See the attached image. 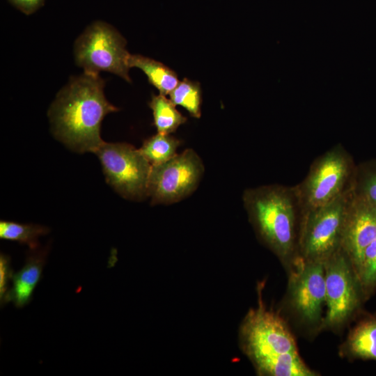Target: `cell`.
<instances>
[{"label": "cell", "instance_id": "cell-1", "mask_svg": "<svg viewBox=\"0 0 376 376\" xmlns=\"http://www.w3.org/2000/svg\"><path fill=\"white\" fill-rule=\"evenodd\" d=\"M264 283L257 285V306L243 318L238 332L242 352L260 376H316L301 357L295 338L280 312L263 301Z\"/></svg>", "mask_w": 376, "mask_h": 376}, {"label": "cell", "instance_id": "cell-2", "mask_svg": "<svg viewBox=\"0 0 376 376\" xmlns=\"http://www.w3.org/2000/svg\"><path fill=\"white\" fill-rule=\"evenodd\" d=\"M104 81L99 75L83 72L72 77L57 93L48 116L54 136L68 148L95 152L106 115L118 110L106 98Z\"/></svg>", "mask_w": 376, "mask_h": 376}, {"label": "cell", "instance_id": "cell-3", "mask_svg": "<svg viewBox=\"0 0 376 376\" xmlns=\"http://www.w3.org/2000/svg\"><path fill=\"white\" fill-rule=\"evenodd\" d=\"M242 201L258 239L288 272L299 259L301 207L294 186L249 188L244 191Z\"/></svg>", "mask_w": 376, "mask_h": 376}, {"label": "cell", "instance_id": "cell-4", "mask_svg": "<svg viewBox=\"0 0 376 376\" xmlns=\"http://www.w3.org/2000/svg\"><path fill=\"white\" fill-rule=\"evenodd\" d=\"M288 274L284 309L304 331L311 336L318 334L321 332L326 308L324 263L299 258Z\"/></svg>", "mask_w": 376, "mask_h": 376}, {"label": "cell", "instance_id": "cell-5", "mask_svg": "<svg viewBox=\"0 0 376 376\" xmlns=\"http://www.w3.org/2000/svg\"><path fill=\"white\" fill-rule=\"evenodd\" d=\"M356 165L338 143L317 157L305 178L294 186L301 212L323 206L350 189Z\"/></svg>", "mask_w": 376, "mask_h": 376}, {"label": "cell", "instance_id": "cell-6", "mask_svg": "<svg viewBox=\"0 0 376 376\" xmlns=\"http://www.w3.org/2000/svg\"><path fill=\"white\" fill-rule=\"evenodd\" d=\"M352 195L351 188L323 206L301 212L299 258L324 263L341 248L343 226Z\"/></svg>", "mask_w": 376, "mask_h": 376}, {"label": "cell", "instance_id": "cell-7", "mask_svg": "<svg viewBox=\"0 0 376 376\" xmlns=\"http://www.w3.org/2000/svg\"><path fill=\"white\" fill-rule=\"evenodd\" d=\"M324 265L326 311L320 331L338 332L358 315L365 300L358 276L341 248Z\"/></svg>", "mask_w": 376, "mask_h": 376}, {"label": "cell", "instance_id": "cell-8", "mask_svg": "<svg viewBox=\"0 0 376 376\" xmlns=\"http://www.w3.org/2000/svg\"><path fill=\"white\" fill-rule=\"evenodd\" d=\"M127 42L111 24L95 21L77 38L74 45L75 60L84 72L99 75L107 72L131 82Z\"/></svg>", "mask_w": 376, "mask_h": 376}, {"label": "cell", "instance_id": "cell-9", "mask_svg": "<svg viewBox=\"0 0 376 376\" xmlns=\"http://www.w3.org/2000/svg\"><path fill=\"white\" fill-rule=\"evenodd\" d=\"M107 182L123 197L131 200L148 196L152 165L139 149L126 143L103 142L95 152Z\"/></svg>", "mask_w": 376, "mask_h": 376}, {"label": "cell", "instance_id": "cell-10", "mask_svg": "<svg viewBox=\"0 0 376 376\" xmlns=\"http://www.w3.org/2000/svg\"><path fill=\"white\" fill-rule=\"evenodd\" d=\"M204 166L193 149H186L160 164L152 165L148 196L152 205L171 204L186 198L199 185Z\"/></svg>", "mask_w": 376, "mask_h": 376}, {"label": "cell", "instance_id": "cell-11", "mask_svg": "<svg viewBox=\"0 0 376 376\" xmlns=\"http://www.w3.org/2000/svg\"><path fill=\"white\" fill-rule=\"evenodd\" d=\"M376 239V209L364 198L352 195L342 235L341 249L358 275L366 249Z\"/></svg>", "mask_w": 376, "mask_h": 376}, {"label": "cell", "instance_id": "cell-12", "mask_svg": "<svg viewBox=\"0 0 376 376\" xmlns=\"http://www.w3.org/2000/svg\"><path fill=\"white\" fill-rule=\"evenodd\" d=\"M47 254V250H41L26 257L22 268L13 274L11 288L1 299V306L12 302L17 308H22L31 301L33 292L42 278Z\"/></svg>", "mask_w": 376, "mask_h": 376}, {"label": "cell", "instance_id": "cell-13", "mask_svg": "<svg viewBox=\"0 0 376 376\" xmlns=\"http://www.w3.org/2000/svg\"><path fill=\"white\" fill-rule=\"evenodd\" d=\"M340 357L349 360L376 361V314L363 317L349 331L340 345Z\"/></svg>", "mask_w": 376, "mask_h": 376}, {"label": "cell", "instance_id": "cell-14", "mask_svg": "<svg viewBox=\"0 0 376 376\" xmlns=\"http://www.w3.org/2000/svg\"><path fill=\"white\" fill-rule=\"evenodd\" d=\"M128 63L130 68L141 70L147 76L148 81L161 95H169L179 83L175 72L162 63L150 58L140 54H130Z\"/></svg>", "mask_w": 376, "mask_h": 376}, {"label": "cell", "instance_id": "cell-15", "mask_svg": "<svg viewBox=\"0 0 376 376\" xmlns=\"http://www.w3.org/2000/svg\"><path fill=\"white\" fill-rule=\"evenodd\" d=\"M149 107L152 111L154 125L157 132L171 134L187 121L170 99L163 95H152Z\"/></svg>", "mask_w": 376, "mask_h": 376}, {"label": "cell", "instance_id": "cell-16", "mask_svg": "<svg viewBox=\"0 0 376 376\" xmlns=\"http://www.w3.org/2000/svg\"><path fill=\"white\" fill-rule=\"evenodd\" d=\"M180 141L171 134L159 133L146 139L139 148L151 165L167 162L176 155Z\"/></svg>", "mask_w": 376, "mask_h": 376}, {"label": "cell", "instance_id": "cell-17", "mask_svg": "<svg viewBox=\"0 0 376 376\" xmlns=\"http://www.w3.org/2000/svg\"><path fill=\"white\" fill-rule=\"evenodd\" d=\"M48 228L32 224H20L10 221H0V238L27 244L31 249L38 247V237L46 235Z\"/></svg>", "mask_w": 376, "mask_h": 376}, {"label": "cell", "instance_id": "cell-18", "mask_svg": "<svg viewBox=\"0 0 376 376\" xmlns=\"http://www.w3.org/2000/svg\"><path fill=\"white\" fill-rule=\"evenodd\" d=\"M170 100L176 106L185 108L196 118L201 115V88L198 81L185 78L170 93Z\"/></svg>", "mask_w": 376, "mask_h": 376}, {"label": "cell", "instance_id": "cell-19", "mask_svg": "<svg viewBox=\"0 0 376 376\" xmlns=\"http://www.w3.org/2000/svg\"><path fill=\"white\" fill-rule=\"evenodd\" d=\"M352 189L376 209V160L356 166Z\"/></svg>", "mask_w": 376, "mask_h": 376}, {"label": "cell", "instance_id": "cell-20", "mask_svg": "<svg viewBox=\"0 0 376 376\" xmlns=\"http://www.w3.org/2000/svg\"><path fill=\"white\" fill-rule=\"evenodd\" d=\"M357 276L366 301L376 290V239L366 249Z\"/></svg>", "mask_w": 376, "mask_h": 376}, {"label": "cell", "instance_id": "cell-21", "mask_svg": "<svg viewBox=\"0 0 376 376\" xmlns=\"http://www.w3.org/2000/svg\"><path fill=\"white\" fill-rule=\"evenodd\" d=\"M13 270L10 265V258L8 255H0V298L2 299L8 290V284L12 281Z\"/></svg>", "mask_w": 376, "mask_h": 376}, {"label": "cell", "instance_id": "cell-22", "mask_svg": "<svg viewBox=\"0 0 376 376\" xmlns=\"http://www.w3.org/2000/svg\"><path fill=\"white\" fill-rule=\"evenodd\" d=\"M8 1L25 15H31L43 6L45 0H8Z\"/></svg>", "mask_w": 376, "mask_h": 376}]
</instances>
